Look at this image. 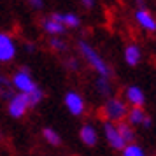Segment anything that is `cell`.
<instances>
[{"mask_svg": "<svg viewBox=\"0 0 156 156\" xmlns=\"http://www.w3.org/2000/svg\"><path fill=\"white\" fill-rule=\"evenodd\" d=\"M79 49H81V53L84 55L86 60L93 65V69H95L97 72H100V74H102V76H105V77H109V76H111L109 67H107V65L104 63V60L97 55V51H93L86 42H79Z\"/></svg>", "mask_w": 156, "mask_h": 156, "instance_id": "cell-1", "label": "cell"}, {"mask_svg": "<svg viewBox=\"0 0 156 156\" xmlns=\"http://www.w3.org/2000/svg\"><path fill=\"white\" fill-rule=\"evenodd\" d=\"M102 112H104V116H105L107 119H111V121H121L125 116H126L128 111H126V105H125L119 98H111L105 105H104Z\"/></svg>", "mask_w": 156, "mask_h": 156, "instance_id": "cell-2", "label": "cell"}, {"mask_svg": "<svg viewBox=\"0 0 156 156\" xmlns=\"http://www.w3.org/2000/svg\"><path fill=\"white\" fill-rule=\"evenodd\" d=\"M28 98H27V93H21V95H16L11 98L9 102V114L12 118H21L23 114L27 112L28 109Z\"/></svg>", "mask_w": 156, "mask_h": 156, "instance_id": "cell-3", "label": "cell"}, {"mask_svg": "<svg viewBox=\"0 0 156 156\" xmlns=\"http://www.w3.org/2000/svg\"><path fill=\"white\" fill-rule=\"evenodd\" d=\"M12 83H14V86L21 93H28V91H32V90L35 88V83L30 79L28 72H23V70L20 72V74H16L14 79H12Z\"/></svg>", "mask_w": 156, "mask_h": 156, "instance_id": "cell-4", "label": "cell"}, {"mask_svg": "<svg viewBox=\"0 0 156 156\" xmlns=\"http://www.w3.org/2000/svg\"><path fill=\"white\" fill-rule=\"evenodd\" d=\"M65 104L69 107V111H70L72 114H76V116H79V114L84 111V102H83V98L79 97L77 93H67Z\"/></svg>", "mask_w": 156, "mask_h": 156, "instance_id": "cell-5", "label": "cell"}, {"mask_svg": "<svg viewBox=\"0 0 156 156\" xmlns=\"http://www.w3.org/2000/svg\"><path fill=\"white\" fill-rule=\"evenodd\" d=\"M105 135H107V140L111 142V146H112L114 149H123L125 147V140H123L121 135L118 133L116 125H112V123H105Z\"/></svg>", "mask_w": 156, "mask_h": 156, "instance_id": "cell-6", "label": "cell"}, {"mask_svg": "<svg viewBox=\"0 0 156 156\" xmlns=\"http://www.w3.org/2000/svg\"><path fill=\"white\" fill-rule=\"evenodd\" d=\"M137 21L140 23L144 28H147L149 32H154V30H156V21L153 20V16L149 14L146 9L137 11Z\"/></svg>", "mask_w": 156, "mask_h": 156, "instance_id": "cell-7", "label": "cell"}, {"mask_svg": "<svg viewBox=\"0 0 156 156\" xmlns=\"http://www.w3.org/2000/svg\"><path fill=\"white\" fill-rule=\"evenodd\" d=\"M14 97V90H12V84L5 76H0V98L2 100H9Z\"/></svg>", "mask_w": 156, "mask_h": 156, "instance_id": "cell-8", "label": "cell"}, {"mask_svg": "<svg viewBox=\"0 0 156 156\" xmlns=\"http://www.w3.org/2000/svg\"><path fill=\"white\" fill-rule=\"evenodd\" d=\"M126 98L133 104V105L137 107H142L144 105V93H142V90H139V88H135V86H132V88H128L126 90Z\"/></svg>", "mask_w": 156, "mask_h": 156, "instance_id": "cell-9", "label": "cell"}, {"mask_svg": "<svg viewBox=\"0 0 156 156\" xmlns=\"http://www.w3.org/2000/svg\"><path fill=\"white\" fill-rule=\"evenodd\" d=\"M79 137H81V140L84 142V144H88V146H95V144H97V133H95V130H93L90 125H84V126L81 128Z\"/></svg>", "mask_w": 156, "mask_h": 156, "instance_id": "cell-10", "label": "cell"}, {"mask_svg": "<svg viewBox=\"0 0 156 156\" xmlns=\"http://www.w3.org/2000/svg\"><path fill=\"white\" fill-rule=\"evenodd\" d=\"M125 60H126L128 65H137L140 62V51L139 48H135V46H128L126 51H125Z\"/></svg>", "mask_w": 156, "mask_h": 156, "instance_id": "cell-11", "label": "cell"}, {"mask_svg": "<svg viewBox=\"0 0 156 156\" xmlns=\"http://www.w3.org/2000/svg\"><path fill=\"white\" fill-rule=\"evenodd\" d=\"M116 130H118V133L121 135V139H123L125 142H132L135 139L133 130L128 126V123H121L119 121V125H116Z\"/></svg>", "mask_w": 156, "mask_h": 156, "instance_id": "cell-12", "label": "cell"}, {"mask_svg": "<svg viewBox=\"0 0 156 156\" xmlns=\"http://www.w3.org/2000/svg\"><path fill=\"white\" fill-rule=\"evenodd\" d=\"M14 44L11 42H5L0 46V62H9V60H12V56H14Z\"/></svg>", "mask_w": 156, "mask_h": 156, "instance_id": "cell-13", "label": "cell"}, {"mask_svg": "<svg viewBox=\"0 0 156 156\" xmlns=\"http://www.w3.org/2000/svg\"><path fill=\"white\" fill-rule=\"evenodd\" d=\"M44 28L48 34H53V35H60V34H63L65 32V27L62 23L55 21V20H48V21H44Z\"/></svg>", "mask_w": 156, "mask_h": 156, "instance_id": "cell-14", "label": "cell"}, {"mask_svg": "<svg viewBox=\"0 0 156 156\" xmlns=\"http://www.w3.org/2000/svg\"><path fill=\"white\" fill-rule=\"evenodd\" d=\"M128 114V119H130V123H133V125H140L142 121H144V118H146V114H144V111H142V107H133V111H130Z\"/></svg>", "mask_w": 156, "mask_h": 156, "instance_id": "cell-15", "label": "cell"}, {"mask_svg": "<svg viewBox=\"0 0 156 156\" xmlns=\"http://www.w3.org/2000/svg\"><path fill=\"white\" fill-rule=\"evenodd\" d=\"M42 97H44V93H42V91H41V90H39V88L35 86V88H34L32 91L27 93V98H28V105H30V107L37 105V104H39V102L42 100Z\"/></svg>", "mask_w": 156, "mask_h": 156, "instance_id": "cell-16", "label": "cell"}, {"mask_svg": "<svg viewBox=\"0 0 156 156\" xmlns=\"http://www.w3.org/2000/svg\"><path fill=\"white\" fill-rule=\"evenodd\" d=\"M97 90H98L104 97H109V95H111V84H109V81H107L105 76H102V77L97 81Z\"/></svg>", "mask_w": 156, "mask_h": 156, "instance_id": "cell-17", "label": "cell"}, {"mask_svg": "<svg viewBox=\"0 0 156 156\" xmlns=\"http://www.w3.org/2000/svg\"><path fill=\"white\" fill-rule=\"evenodd\" d=\"M42 133H44V137H46V139H48V140H49L51 144H55V146H58V144L62 142V139H60V135H58L56 132H53L51 128H46V130H44Z\"/></svg>", "mask_w": 156, "mask_h": 156, "instance_id": "cell-18", "label": "cell"}, {"mask_svg": "<svg viewBox=\"0 0 156 156\" xmlns=\"http://www.w3.org/2000/svg\"><path fill=\"white\" fill-rule=\"evenodd\" d=\"M123 156H144V151H142L139 146H128L126 149H125V154Z\"/></svg>", "mask_w": 156, "mask_h": 156, "instance_id": "cell-19", "label": "cell"}, {"mask_svg": "<svg viewBox=\"0 0 156 156\" xmlns=\"http://www.w3.org/2000/svg\"><path fill=\"white\" fill-rule=\"evenodd\" d=\"M51 48L56 49V51H63L65 49V42L60 41V39H53V41H51Z\"/></svg>", "mask_w": 156, "mask_h": 156, "instance_id": "cell-20", "label": "cell"}, {"mask_svg": "<svg viewBox=\"0 0 156 156\" xmlns=\"http://www.w3.org/2000/svg\"><path fill=\"white\" fill-rule=\"evenodd\" d=\"M67 67H70L72 70H77V69H79V63L74 60V58H72V60H69V62H67Z\"/></svg>", "mask_w": 156, "mask_h": 156, "instance_id": "cell-21", "label": "cell"}, {"mask_svg": "<svg viewBox=\"0 0 156 156\" xmlns=\"http://www.w3.org/2000/svg\"><path fill=\"white\" fill-rule=\"evenodd\" d=\"M81 2H83V5H84L86 9H91L93 4H95V0H81Z\"/></svg>", "mask_w": 156, "mask_h": 156, "instance_id": "cell-22", "label": "cell"}, {"mask_svg": "<svg viewBox=\"0 0 156 156\" xmlns=\"http://www.w3.org/2000/svg\"><path fill=\"white\" fill-rule=\"evenodd\" d=\"M30 4L34 5V7H37V9H41L42 7V0H28Z\"/></svg>", "mask_w": 156, "mask_h": 156, "instance_id": "cell-23", "label": "cell"}, {"mask_svg": "<svg viewBox=\"0 0 156 156\" xmlns=\"http://www.w3.org/2000/svg\"><path fill=\"white\" fill-rule=\"evenodd\" d=\"M9 41H11V39H9L7 35H4V34H0V46H2V44H5V42H9Z\"/></svg>", "mask_w": 156, "mask_h": 156, "instance_id": "cell-24", "label": "cell"}, {"mask_svg": "<svg viewBox=\"0 0 156 156\" xmlns=\"http://www.w3.org/2000/svg\"><path fill=\"white\" fill-rule=\"evenodd\" d=\"M137 4H139L140 7H144V0H137Z\"/></svg>", "mask_w": 156, "mask_h": 156, "instance_id": "cell-25", "label": "cell"}]
</instances>
